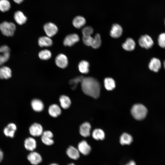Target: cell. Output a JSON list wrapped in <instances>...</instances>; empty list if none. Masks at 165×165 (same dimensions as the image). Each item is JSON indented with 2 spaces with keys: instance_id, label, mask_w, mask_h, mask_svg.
<instances>
[{
  "instance_id": "1",
  "label": "cell",
  "mask_w": 165,
  "mask_h": 165,
  "mask_svg": "<svg viewBox=\"0 0 165 165\" xmlns=\"http://www.w3.org/2000/svg\"><path fill=\"white\" fill-rule=\"evenodd\" d=\"M81 86L83 92L86 95L94 98L99 97L100 84L95 79L90 77H84L81 82Z\"/></svg>"
},
{
  "instance_id": "2",
  "label": "cell",
  "mask_w": 165,
  "mask_h": 165,
  "mask_svg": "<svg viewBox=\"0 0 165 165\" xmlns=\"http://www.w3.org/2000/svg\"><path fill=\"white\" fill-rule=\"evenodd\" d=\"M131 113L136 119L141 120L144 119L147 114V108L143 105L137 104L134 105L132 108Z\"/></svg>"
},
{
  "instance_id": "3",
  "label": "cell",
  "mask_w": 165,
  "mask_h": 165,
  "mask_svg": "<svg viewBox=\"0 0 165 165\" xmlns=\"http://www.w3.org/2000/svg\"><path fill=\"white\" fill-rule=\"evenodd\" d=\"M16 27L14 24L4 21L0 24V30L2 33L7 36H12L14 33Z\"/></svg>"
},
{
  "instance_id": "4",
  "label": "cell",
  "mask_w": 165,
  "mask_h": 165,
  "mask_svg": "<svg viewBox=\"0 0 165 165\" xmlns=\"http://www.w3.org/2000/svg\"><path fill=\"white\" fill-rule=\"evenodd\" d=\"M138 43L141 47L147 49L151 48L154 44L152 38L147 35L141 36L138 40Z\"/></svg>"
},
{
  "instance_id": "5",
  "label": "cell",
  "mask_w": 165,
  "mask_h": 165,
  "mask_svg": "<svg viewBox=\"0 0 165 165\" xmlns=\"http://www.w3.org/2000/svg\"><path fill=\"white\" fill-rule=\"evenodd\" d=\"M43 28L46 34L49 37L54 36L58 31V28L56 25L51 22L46 24Z\"/></svg>"
},
{
  "instance_id": "6",
  "label": "cell",
  "mask_w": 165,
  "mask_h": 165,
  "mask_svg": "<svg viewBox=\"0 0 165 165\" xmlns=\"http://www.w3.org/2000/svg\"><path fill=\"white\" fill-rule=\"evenodd\" d=\"M79 40V35L76 34H71L67 35L64 38L63 44L65 46H71Z\"/></svg>"
},
{
  "instance_id": "7",
  "label": "cell",
  "mask_w": 165,
  "mask_h": 165,
  "mask_svg": "<svg viewBox=\"0 0 165 165\" xmlns=\"http://www.w3.org/2000/svg\"><path fill=\"white\" fill-rule=\"evenodd\" d=\"M29 132L32 136L38 137L42 135L43 132V128L39 124L34 123L29 127Z\"/></svg>"
},
{
  "instance_id": "8",
  "label": "cell",
  "mask_w": 165,
  "mask_h": 165,
  "mask_svg": "<svg viewBox=\"0 0 165 165\" xmlns=\"http://www.w3.org/2000/svg\"><path fill=\"white\" fill-rule=\"evenodd\" d=\"M27 159L33 165H38L42 160V157L39 153L33 151L28 154L27 156Z\"/></svg>"
},
{
  "instance_id": "9",
  "label": "cell",
  "mask_w": 165,
  "mask_h": 165,
  "mask_svg": "<svg viewBox=\"0 0 165 165\" xmlns=\"http://www.w3.org/2000/svg\"><path fill=\"white\" fill-rule=\"evenodd\" d=\"M53 135L52 132L49 130L45 131L43 132L41 137L42 142L47 145H51L54 143L52 138Z\"/></svg>"
},
{
  "instance_id": "10",
  "label": "cell",
  "mask_w": 165,
  "mask_h": 165,
  "mask_svg": "<svg viewBox=\"0 0 165 165\" xmlns=\"http://www.w3.org/2000/svg\"><path fill=\"white\" fill-rule=\"evenodd\" d=\"M55 62L58 67L62 68H66L68 64L67 57L63 54H60L57 56L55 58Z\"/></svg>"
},
{
  "instance_id": "11",
  "label": "cell",
  "mask_w": 165,
  "mask_h": 165,
  "mask_svg": "<svg viewBox=\"0 0 165 165\" xmlns=\"http://www.w3.org/2000/svg\"><path fill=\"white\" fill-rule=\"evenodd\" d=\"M78 149L80 153L84 155H88L91 151V147L86 141L82 140L78 145Z\"/></svg>"
},
{
  "instance_id": "12",
  "label": "cell",
  "mask_w": 165,
  "mask_h": 165,
  "mask_svg": "<svg viewBox=\"0 0 165 165\" xmlns=\"http://www.w3.org/2000/svg\"><path fill=\"white\" fill-rule=\"evenodd\" d=\"M123 29L122 27L118 24H114L112 26L110 31V35L112 38H117L122 35Z\"/></svg>"
},
{
  "instance_id": "13",
  "label": "cell",
  "mask_w": 165,
  "mask_h": 165,
  "mask_svg": "<svg viewBox=\"0 0 165 165\" xmlns=\"http://www.w3.org/2000/svg\"><path fill=\"white\" fill-rule=\"evenodd\" d=\"M149 69L152 71L157 72L161 67V63L160 60L157 58H152L148 65Z\"/></svg>"
},
{
  "instance_id": "14",
  "label": "cell",
  "mask_w": 165,
  "mask_h": 165,
  "mask_svg": "<svg viewBox=\"0 0 165 165\" xmlns=\"http://www.w3.org/2000/svg\"><path fill=\"white\" fill-rule=\"evenodd\" d=\"M16 129V126L15 124L10 123L4 128L3 132L6 136L13 138L14 136V134Z\"/></svg>"
},
{
  "instance_id": "15",
  "label": "cell",
  "mask_w": 165,
  "mask_h": 165,
  "mask_svg": "<svg viewBox=\"0 0 165 165\" xmlns=\"http://www.w3.org/2000/svg\"><path fill=\"white\" fill-rule=\"evenodd\" d=\"M91 126L88 122L82 123L80 126L79 132L81 136L84 137L89 136L90 135Z\"/></svg>"
},
{
  "instance_id": "16",
  "label": "cell",
  "mask_w": 165,
  "mask_h": 165,
  "mask_svg": "<svg viewBox=\"0 0 165 165\" xmlns=\"http://www.w3.org/2000/svg\"><path fill=\"white\" fill-rule=\"evenodd\" d=\"M24 146L27 150L33 151L36 147V141L32 137L27 138L24 141Z\"/></svg>"
},
{
  "instance_id": "17",
  "label": "cell",
  "mask_w": 165,
  "mask_h": 165,
  "mask_svg": "<svg viewBox=\"0 0 165 165\" xmlns=\"http://www.w3.org/2000/svg\"><path fill=\"white\" fill-rule=\"evenodd\" d=\"M66 153L70 158L77 160L79 158L80 152L78 149L72 146H70L67 150Z\"/></svg>"
},
{
  "instance_id": "18",
  "label": "cell",
  "mask_w": 165,
  "mask_h": 165,
  "mask_svg": "<svg viewBox=\"0 0 165 165\" xmlns=\"http://www.w3.org/2000/svg\"><path fill=\"white\" fill-rule=\"evenodd\" d=\"M48 112L51 116L53 117H57L61 114V110L58 105L53 104L49 106Z\"/></svg>"
},
{
  "instance_id": "19",
  "label": "cell",
  "mask_w": 165,
  "mask_h": 165,
  "mask_svg": "<svg viewBox=\"0 0 165 165\" xmlns=\"http://www.w3.org/2000/svg\"><path fill=\"white\" fill-rule=\"evenodd\" d=\"M133 141V138L130 134L126 133H123L119 139L120 144L122 145H129Z\"/></svg>"
},
{
  "instance_id": "20",
  "label": "cell",
  "mask_w": 165,
  "mask_h": 165,
  "mask_svg": "<svg viewBox=\"0 0 165 165\" xmlns=\"http://www.w3.org/2000/svg\"><path fill=\"white\" fill-rule=\"evenodd\" d=\"M11 76L12 72L9 67L4 66L0 68V79H8Z\"/></svg>"
},
{
  "instance_id": "21",
  "label": "cell",
  "mask_w": 165,
  "mask_h": 165,
  "mask_svg": "<svg viewBox=\"0 0 165 165\" xmlns=\"http://www.w3.org/2000/svg\"><path fill=\"white\" fill-rule=\"evenodd\" d=\"M31 104L32 109L35 111L41 112L44 109V104L42 101L39 99H35L33 100Z\"/></svg>"
},
{
  "instance_id": "22",
  "label": "cell",
  "mask_w": 165,
  "mask_h": 165,
  "mask_svg": "<svg viewBox=\"0 0 165 165\" xmlns=\"http://www.w3.org/2000/svg\"><path fill=\"white\" fill-rule=\"evenodd\" d=\"M123 49L127 51L133 50L135 48V43L134 40L131 38H127L125 42L123 44Z\"/></svg>"
},
{
  "instance_id": "23",
  "label": "cell",
  "mask_w": 165,
  "mask_h": 165,
  "mask_svg": "<svg viewBox=\"0 0 165 165\" xmlns=\"http://www.w3.org/2000/svg\"><path fill=\"white\" fill-rule=\"evenodd\" d=\"M14 19L16 22L20 25L24 24L27 20L26 17L20 11H18L15 13Z\"/></svg>"
},
{
  "instance_id": "24",
  "label": "cell",
  "mask_w": 165,
  "mask_h": 165,
  "mask_svg": "<svg viewBox=\"0 0 165 165\" xmlns=\"http://www.w3.org/2000/svg\"><path fill=\"white\" fill-rule=\"evenodd\" d=\"M86 23L84 17L81 16H77L74 18L72 21L73 25L77 28H80L84 26Z\"/></svg>"
},
{
  "instance_id": "25",
  "label": "cell",
  "mask_w": 165,
  "mask_h": 165,
  "mask_svg": "<svg viewBox=\"0 0 165 165\" xmlns=\"http://www.w3.org/2000/svg\"><path fill=\"white\" fill-rule=\"evenodd\" d=\"M53 43L52 41L48 36H42L38 40V44L41 47H48L51 46Z\"/></svg>"
},
{
  "instance_id": "26",
  "label": "cell",
  "mask_w": 165,
  "mask_h": 165,
  "mask_svg": "<svg viewBox=\"0 0 165 165\" xmlns=\"http://www.w3.org/2000/svg\"><path fill=\"white\" fill-rule=\"evenodd\" d=\"M59 101L61 107L64 109L68 108L71 105V101L68 96L63 95L60 97Z\"/></svg>"
},
{
  "instance_id": "27",
  "label": "cell",
  "mask_w": 165,
  "mask_h": 165,
  "mask_svg": "<svg viewBox=\"0 0 165 165\" xmlns=\"http://www.w3.org/2000/svg\"><path fill=\"white\" fill-rule=\"evenodd\" d=\"M89 64L85 60L81 61L78 65V68L80 72L83 74H87L89 72Z\"/></svg>"
},
{
  "instance_id": "28",
  "label": "cell",
  "mask_w": 165,
  "mask_h": 165,
  "mask_svg": "<svg viewBox=\"0 0 165 165\" xmlns=\"http://www.w3.org/2000/svg\"><path fill=\"white\" fill-rule=\"evenodd\" d=\"M105 134L104 131L100 129L94 130L92 133L93 138L96 140H103L105 138Z\"/></svg>"
},
{
  "instance_id": "29",
  "label": "cell",
  "mask_w": 165,
  "mask_h": 165,
  "mask_svg": "<svg viewBox=\"0 0 165 165\" xmlns=\"http://www.w3.org/2000/svg\"><path fill=\"white\" fill-rule=\"evenodd\" d=\"M105 88L108 90H113L115 87V82L114 80L111 78H106L104 81Z\"/></svg>"
},
{
  "instance_id": "30",
  "label": "cell",
  "mask_w": 165,
  "mask_h": 165,
  "mask_svg": "<svg viewBox=\"0 0 165 165\" xmlns=\"http://www.w3.org/2000/svg\"><path fill=\"white\" fill-rule=\"evenodd\" d=\"M83 78L82 76L80 75L71 79L69 83L71 89L73 90L76 89L78 84L82 82Z\"/></svg>"
},
{
  "instance_id": "31",
  "label": "cell",
  "mask_w": 165,
  "mask_h": 165,
  "mask_svg": "<svg viewBox=\"0 0 165 165\" xmlns=\"http://www.w3.org/2000/svg\"><path fill=\"white\" fill-rule=\"evenodd\" d=\"M101 39L100 35L98 34H96L93 39L91 46L94 49L99 48L101 45Z\"/></svg>"
},
{
  "instance_id": "32",
  "label": "cell",
  "mask_w": 165,
  "mask_h": 165,
  "mask_svg": "<svg viewBox=\"0 0 165 165\" xmlns=\"http://www.w3.org/2000/svg\"><path fill=\"white\" fill-rule=\"evenodd\" d=\"M39 58L42 60H47L51 57L50 51L47 50H44L40 51L38 53Z\"/></svg>"
},
{
  "instance_id": "33",
  "label": "cell",
  "mask_w": 165,
  "mask_h": 165,
  "mask_svg": "<svg viewBox=\"0 0 165 165\" xmlns=\"http://www.w3.org/2000/svg\"><path fill=\"white\" fill-rule=\"evenodd\" d=\"M10 7V4L8 0H0V10L5 12L9 10Z\"/></svg>"
},
{
  "instance_id": "34",
  "label": "cell",
  "mask_w": 165,
  "mask_h": 165,
  "mask_svg": "<svg viewBox=\"0 0 165 165\" xmlns=\"http://www.w3.org/2000/svg\"><path fill=\"white\" fill-rule=\"evenodd\" d=\"M2 53L3 54H0V65L3 64L6 62L10 57V52Z\"/></svg>"
},
{
  "instance_id": "35",
  "label": "cell",
  "mask_w": 165,
  "mask_h": 165,
  "mask_svg": "<svg viewBox=\"0 0 165 165\" xmlns=\"http://www.w3.org/2000/svg\"><path fill=\"white\" fill-rule=\"evenodd\" d=\"M93 32V28L90 26H86L82 29V33L83 36H91Z\"/></svg>"
},
{
  "instance_id": "36",
  "label": "cell",
  "mask_w": 165,
  "mask_h": 165,
  "mask_svg": "<svg viewBox=\"0 0 165 165\" xmlns=\"http://www.w3.org/2000/svg\"><path fill=\"white\" fill-rule=\"evenodd\" d=\"M158 42L160 47L165 48V33H162L159 35Z\"/></svg>"
},
{
  "instance_id": "37",
  "label": "cell",
  "mask_w": 165,
  "mask_h": 165,
  "mask_svg": "<svg viewBox=\"0 0 165 165\" xmlns=\"http://www.w3.org/2000/svg\"><path fill=\"white\" fill-rule=\"evenodd\" d=\"M93 38L91 36H83L82 41L84 44L88 46H91L92 43Z\"/></svg>"
},
{
  "instance_id": "38",
  "label": "cell",
  "mask_w": 165,
  "mask_h": 165,
  "mask_svg": "<svg viewBox=\"0 0 165 165\" xmlns=\"http://www.w3.org/2000/svg\"><path fill=\"white\" fill-rule=\"evenodd\" d=\"M9 48L7 46L5 45L0 47V52L3 53L10 52Z\"/></svg>"
},
{
  "instance_id": "39",
  "label": "cell",
  "mask_w": 165,
  "mask_h": 165,
  "mask_svg": "<svg viewBox=\"0 0 165 165\" xmlns=\"http://www.w3.org/2000/svg\"><path fill=\"white\" fill-rule=\"evenodd\" d=\"M3 153L2 150L0 148V163L2 161L3 158Z\"/></svg>"
},
{
  "instance_id": "40",
  "label": "cell",
  "mask_w": 165,
  "mask_h": 165,
  "mask_svg": "<svg viewBox=\"0 0 165 165\" xmlns=\"http://www.w3.org/2000/svg\"><path fill=\"white\" fill-rule=\"evenodd\" d=\"M125 165H136V164L134 161L131 160Z\"/></svg>"
},
{
  "instance_id": "41",
  "label": "cell",
  "mask_w": 165,
  "mask_h": 165,
  "mask_svg": "<svg viewBox=\"0 0 165 165\" xmlns=\"http://www.w3.org/2000/svg\"><path fill=\"white\" fill-rule=\"evenodd\" d=\"M24 0H13V1L16 3L20 4Z\"/></svg>"
},
{
  "instance_id": "42",
  "label": "cell",
  "mask_w": 165,
  "mask_h": 165,
  "mask_svg": "<svg viewBox=\"0 0 165 165\" xmlns=\"http://www.w3.org/2000/svg\"><path fill=\"white\" fill-rule=\"evenodd\" d=\"M163 66L164 68L165 69V60L163 62Z\"/></svg>"
},
{
  "instance_id": "43",
  "label": "cell",
  "mask_w": 165,
  "mask_h": 165,
  "mask_svg": "<svg viewBox=\"0 0 165 165\" xmlns=\"http://www.w3.org/2000/svg\"><path fill=\"white\" fill-rule=\"evenodd\" d=\"M50 165H58L56 163H52L50 164Z\"/></svg>"
},
{
  "instance_id": "44",
  "label": "cell",
  "mask_w": 165,
  "mask_h": 165,
  "mask_svg": "<svg viewBox=\"0 0 165 165\" xmlns=\"http://www.w3.org/2000/svg\"><path fill=\"white\" fill-rule=\"evenodd\" d=\"M68 165H75L73 163H70L68 164Z\"/></svg>"
},
{
  "instance_id": "45",
  "label": "cell",
  "mask_w": 165,
  "mask_h": 165,
  "mask_svg": "<svg viewBox=\"0 0 165 165\" xmlns=\"http://www.w3.org/2000/svg\"></svg>"
}]
</instances>
